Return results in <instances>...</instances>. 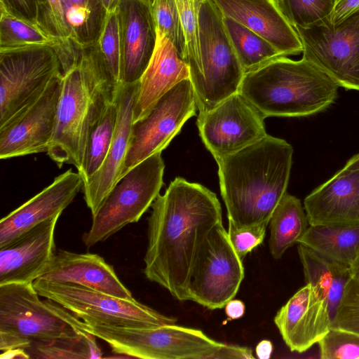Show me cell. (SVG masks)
Returning a JSON list of instances; mask_svg holds the SVG:
<instances>
[{
  "instance_id": "cell-4",
  "label": "cell",
  "mask_w": 359,
  "mask_h": 359,
  "mask_svg": "<svg viewBox=\"0 0 359 359\" xmlns=\"http://www.w3.org/2000/svg\"><path fill=\"white\" fill-rule=\"evenodd\" d=\"M339 85L302 57L280 56L245 74L238 93L264 117L316 114L337 99Z\"/></svg>"
},
{
  "instance_id": "cell-30",
  "label": "cell",
  "mask_w": 359,
  "mask_h": 359,
  "mask_svg": "<svg viewBox=\"0 0 359 359\" xmlns=\"http://www.w3.org/2000/svg\"><path fill=\"white\" fill-rule=\"evenodd\" d=\"M117 119L115 100L109 102L93 125L81 168L77 171L83 183L100 168L111 145Z\"/></svg>"
},
{
  "instance_id": "cell-31",
  "label": "cell",
  "mask_w": 359,
  "mask_h": 359,
  "mask_svg": "<svg viewBox=\"0 0 359 359\" xmlns=\"http://www.w3.org/2000/svg\"><path fill=\"white\" fill-rule=\"evenodd\" d=\"M29 358H100L95 337L85 332L79 337L60 338L32 344L25 349Z\"/></svg>"
},
{
  "instance_id": "cell-10",
  "label": "cell",
  "mask_w": 359,
  "mask_h": 359,
  "mask_svg": "<svg viewBox=\"0 0 359 359\" xmlns=\"http://www.w3.org/2000/svg\"><path fill=\"white\" fill-rule=\"evenodd\" d=\"M62 74L54 45L0 50V128L37 100Z\"/></svg>"
},
{
  "instance_id": "cell-11",
  "label": "cell",
  "mask_w": 359,
  "mask_h": 359,
  "mask_svg": "<svg viewBox=\"0 0 359 359\" xmlns=\"http://www.w3.org/2000/svg\"><path fill=\"white\" fill-rule=\"evenodd\" d=\"M294 28L302 44V58L339 87L359 91V11L336 25L327 20Z\"/></svg>"
},
{
  "instance_id": "cell-42",
  "label": "cell",
  "mask_w": 359,
  "mask_h": 359,
  "mask_svg": "<svg viewBox=\"0 0 359 359\" xmlns=\"http://www.w3.org/2000/svg\"><path fill=\"white\" fill-rule=\"evenodd\" d=\"M359 11V0H336L329 21L336 25Z\"/></svg>"
},
{
  "instance_id": "cell-32",
  "label": "cell",
  "mask_w": 359,
  "mask_h": 359,
  "mask_svg": "<svg viewBox=\"0 0 359 359\" xmlns=\"http://www.w3.org/2000/svg\"><path fill=\"white\" fill-rule=\"evenodd\" d=\"M0 50L33 46L51 45L57 42L36 25L25 21L0 9Z\"/></svg>"
},
{
  "instance_id": "cell-36",
  "label": "cell",
  "mask_w": 359,
  "mask_h": 359,
  "mask_svg": "<svg viewBox=\"0 0 359 359\" xmlns=\"http://www.w3.org/2000/svg\"><path fill=\"white\" fill-rule=\"evenodd\" d=\"M151 8L156 30L170 40L184 58L185 39L176 1L152 0Z\"/></svg>"
},
{
  "instance_id": "cell-21",
  "label": "cell",
  "mask_w": 359,
  "mask_h": 359,
  "mask_svg": "<svg viewBox=\"0 0 359 359\" xmlns=\"http://www.w3.org/2000/svg\"><path fill=\"white\" fill-rule=\"evenodd\" d=\"M230 18L269 41L283 55H299L303 48L295 29L275 0H211Z\"/></svg>"
},
{
  "instance_id": "cell-13",
  "label": "cell",
  "mask_w": 359,
  "mask_h": 359,
  "mask_svg": "<svg viewBox=\"0 0 359 359\" xmlns=\"http://www.w3.org/2000/svg\"><path fill=\"white\" fill-rule=\"evenodd\" d=\"M196 109L189 78L162 96L143 118L133 123L125 173L151 155L161 153Z\"/></svg>"
},
{
  "instance_id": "cell-29",
  "label": "cell",
  "mask_w": 359,
  "mask_h": 359,
  "mask_svg": "<svg viewBox=\"0 0 359 359\" xmlns=\"http://www.w3.org/2000/svg\"><path fill=\"white\" fill-rule=\"evenodd\" d=\"M223 20L245 73L283 56L269 41L254 31L230 18L223 16Z\"/></svg>"
},
{
  "instance_id": "cell-43",
  "label": "cell",
  "mask_w": 359,
  "mask_h": 359,
  "mask_svg": "<svg viewBox=\"0 0 359 359\" xmlns=\"http://www.w3.org/2000/svg\"><path fill=\"white\" fill-rule=\"evenodd\" d=\"M225 313L230 319H238L245 313V304L238 299H231L225 305Z\"/></svg>"
},
{
  "instance_id": "cell-2",
  "label": "cell",
  "mask_w": 359,
  "mask_h": 359,
  "mask_svg": "<svg viewBox=\"0 0 359 359\" xmlns=\"http://www.w3.org/2000/svg\"><path fill=\"white\" fill-rule=\"evenodd\" d=\"M292 154V147L287 142L267 135L215 160L229 222L238 229L269 225L286 193Z\"/></svg>"
},
{
  "instance_id": "cell-12",
  "label": "cell",
  "mask_w": 359,
  "mask_h": 359,
  "mask_svg": "<svg viewBox=\"0 0 359 359\" xmlns=\"http://www.w3.org/2000/svg\"><path fill=\"white\" fill-rule=\"evenodd\" d=\"M243 278L242 259L220 223L198 252L189 285L190 300L211 310L224 308L237 294Z\"/></svg>"
},
{
  "instance_id": "cell-45",
  "label": "cell",
  "mask_w": 359,
  "mask_h": 359,
  "mask_svg": "<svg viewBox=\"0 0 359 359\" xmlns=\"http://www.w3.org/2000/svg\"><path fill=\"white\" fill-rule=\"evenodd\" d=\"M1 359H13V358H29L28 355L26 353L24 349L16 348L11 349L4 351L1 353Z\"/></svg>"
},
{
  "instance_id": "cell-41",
  "label": "cell",
  "mask_w": 359,
  "mask_h": 359,
  "mask_svg": "<svg viewBox=\"0 0 359 359\" xmlns=\"http://www.w3.org/2000/svg\"><path fill=\"white\" fill-rule=\"evenodd\" d=\"M44 1L45 0H0V9L36 25L38 11Z\"/></svg>"
},
{
  "instance_id": "cell-1",
  "label": "cell",
  "mask_w": 359,
  "mask_h": 359,
  "mask_svg": "<svg viewBox=\"0 0 359 359\" xmlns=\"http://www.w3.org/2000/svg\"><path fill=\"white\" fill-rule=\"evenodd\" d=\"M151 207L144 273L177 299L190 300L198 252L213 228L222 223L220 203L205 187L176 177Z\"/></svg>"
},
{
  "instance_id": "cell-44",
  "label": "cell",
  "mask_w": 359,
  "mask_h": 359,
  "mask_svg": "<svg viewBox=\"0 0 359 359\" xmlns=\"http://www.w3.org/2000/svg\"><path fill=\"white\" fill-rule=\"evenodd\" d=\"M256 355L259 359H269L273 352V344L269 340H262L257 345Z\"/></svg>"
},
{
  "instance_id": "cell-37",
  "label": "cell",
  "mask_w": 359,
  "mask_h": 359,
  "mask_svg": "<svg viewBox=\"0 0 359 359\" xmlns=\"http://www.w3.org/2000/svg\"><path fill=\"white\" fill-rule=\"evenodd\" d=\"M331 328L359 335V278L353 275L345 287Z\"/></svg>"
},
{
  "instance_id": "cell-6",
  "label": "cell",
  "mask_w": 359,
  "mask_h": 359,
  "mask_svg": "<svg viewBox=\"0 0 359 359\" xmlns=\"http://www.w3.org/2000/svg\"><path fill=\"white\" fill-rule=\"evenodd\" d=\"M33 283L0 285V349H25L86 332L85 322L59 304L41 300Z\"/></svg>"
},
{
  "instance_id": "cell-48",
  "label": "cell",
  "mask_w": 359,
  "mask_h": 359,
  "mask_svg": "<svg viewBox=\"0 0 359 359\" xmlns=\"http://www.w3.org/2000/svg\"><path fill=\"white\" fill-rule=\"evenodd\" d=\"M353 275L359 278V249L357 257L351 265Z\"/></svg>"
},
{
  "instance_id": "cell-39",
  "label": "cell",
  "mask_w": 359,
  "mask_h": 359,
  "mask_svg": "<svg viewBox=\"0 0 359 359\" xmlns=\"http://www.w3.org/2000/svg\"><path fill=\"white\" fill-rule=\"evenodd\" d=\"M36 25L46 35L60 42L70 39L63 0H45L38 11Z\"/></svg>"
},
{
  "instance_id": "cell-46",
  "label": "cell",
  "mask_w": 359,
  "mask_h": 359,
  "mask_svg": "<svg viewBox=\"0 0 359 359\" xmlns=\"http://www.w3.org/2000/svg\"><path fill=\"white\" fill-rule=\"evenodd\" d=\"M344 168L349 170H359V153L351 158Z\"/></svg>"
},
{
  "instance_id": "cell-23",
  "label": "cell",
  "mask_w": 359,
  "mask_h": 359,
  "mask_svg": "<svg viewBox=\"0 0 359 359\" xmlns=\"http://www.w3.org/2000/svg\"><path fill=\"white\" fill-rule=\"evenodd\" d=\"M38 279L80 285L116 297L135 299L121 282L113 266L96 254L60 250Z\"/></svg>"
},
{
  "instance_id": "cell-34",
  "label": "cell",
  "mask_w": 359,
  "mask_h": 359,
  "mask_svg": "<svg viewBox=\"0 0 359 359\" xmlns=\"http://www.w3.org/2000/svg\"><path fill=\"white\" fill-rule=\"evenodd\" d=\"M99 56L112 84L122 83L119 24L115 8L109 11L100 38L96 44Z\"/></svg>"
},
{
  "instance_id": "cell-24",
  "label": "cell",
  "mask_w": 359,
  "mask_h": 359,
  "mask_svg": "<svg viewBox=\"0 0 359 359\" xmlns=\"http://www.w3.org/2000/svg\"><path fill=\"white\" fill-rule=\"evenodd\" d=\"M156 31L154 53L139 81L134 122L143 118L162 96L190 75L187 64L173 44L163 34Z\"/></svg>"
},
{
  "instance_id": "cell-16",
  "label": "cell",
  "mask_w": 359,
  "mask_h": 359,
  "mask_svg": "<svg viewBox=\"0 0 359 359\" xmlns=\"http://www.w3.org/2000/svg\"><path fill=\"white\" fill-rule=\"evenodd\" d=\"M138 88L139 81L123 83L116 90L114 100L117 107V119L110 147L100 168L83 182L82 187L84 200L92 217L96 214L109 191L125 174Z\"/></svg>"
},
{
  "instance_id": "cell-28",
  "label": "cell",
  "mask_w": 359,
  "mask_h": 359,
  "mask_svg": "<svg viewBox=\"0 0 359 359\" xmlns=\"http://www.w3.org/2000/svg\"><path fill=\"white\" fill-rule=\"evenodd\" d=\"M70 40L83 47L96 45L103 31L108 10L102 0H63Z\"/></svg>"
},
{
  "instance_id": "cell-20",
  "label": "cell",
  "mask_w": 359,
  "mask_h": 359,
  "mask_svg": "<svg viewBox=\"0 0 359 359\" xmlns=\"http://www.w3.org/2000/svg\"><path fill=\"white\" fill-rule=\"evenodd\" d=\"M83 180L71 168L55 177L50 184L0 221V247L34 226L57 215L82 190Z\"/></svg>"
},
{
  "instance_id": "cell-33",
  "label": "cell",
  "mask_w": 359,
  "mask_h": 359,
  "mask_svg": "<svg viewBox=\"0 0 359 359\" xmlns=\"http://www.w3.org/2000/svg\"><path fill=\"white\" fill-rule=\"evenodd\" d=\"M179 10L185 39L184 60L189 69V79L194 81L201 67L198 13L203 0H175Z\"/></svg>"
},
{
  "instance_id": "cell-14",
  "label": "cell",
  "mask_w": 359,
  "mask_h": 359,
  "mask_svg": "<svg viewBox=\"0 0 359 359\" xmlns=\"http://www.w3.org/2000/svg\"><path fill=\"white\" fill-rule=\"evenodd\" d=\"M264 118L237 92L212 109L199 112L196 126L202 142L217 160L265 137Z\"/></svg>"
},
{
  "instance_id": "cell-26",
  "label": "cell",
  "mask_w": 359,
  "mask_h": 359,
  "mask_svg": "<svg viewBox=\"0 0 359 359\" xmlns=\"http://www.w3.org/2000/svg\"><path fill=\"white\" fill-rule=\"evenodd\" d=\"M297 243L351 266L359 249V223L309 225Z\"/></svg>"
},
{
  "instance_id": "cell-40",
  "label": "cell",
  "mask_w": 359,
  "mask_h": 359,
  "mask_svg": "<svg viewBox=\"0 0 359 359\" xmlns=\"http://www.w3.org/2000/svg\"><path fill=\"white\" fill-rule=\"evenodd\" d=\"M266 226H257L238 229L229 222L228 236L238 257L243 259L252 249L262 243Z\"/></svg>"
},
{
  "instance_id": "cell-47",
  "label": "cell",
  "mask_w": 359,
  "mask_h": 359,
  "mask_svg": "<svg viewBox=\"0 0 359 359\" xmlns=\"http://www.w3.org/2000/svg\"><path fill=\"white\" fill-rule=\"evenodd\" d=\"M102 1H103V3H104L105 7L108 10V11H113L116 8V4L118 1V0H102ZM145 1H147L151 4L152 1V0H145Z\"/></svg>"
},
{
  "instance_id": "cell-19",
  "label": "cell",
  "mask_w": 359,
  "mask_h": 359,
  "mask_svg": "<svg viewBox=\"0 0 359 359\" xmlns=\"http://www.w3.org/2000/svg\"><path fill=\"white\" fill-rule=\"evenodd\" d=\"M274 323L290 350L303 353L329 332L332 320L325 299L306 283L279 309Z\"/></svg>"
},
{
  "instance_id": "cell-22",
  "label": "cell",
  "mask_w": 359,
  "mask_h": 359,
  "mask_svg": "<svg viewBox=\"0 0 359 359\" xmlns=\"http://www.w3.org/2000/svg\"><path fill=\"white\" fill-rule=\"evenodd\" d=\"M309 225L359 223V170L343 168L304 201Z\"/></svg>"
},
{
  "instance_id": "cell-8",
  "label": "cell",
  "mask_w": 359,
  "mask_h": 359,
  "mask_svg": "<svg viewBox=\"0 0 359 359\" xmlns=\"http://www.w3.org/2000/svg\"><path fill=\"white\" fill-rule=\"evenodd\" d=\"M164 168L161 153H156L124 174L92 217L91 226L83 236L87 248L104 241L142 217L159 194Z\"/></svg>"
},
{
  "instance_id": "cell-18",
  "label": "cell",
  "mask_w": 359,
  "mask_h": 359,
  "mask_svg": "<svg viewBox=\"0 0 359 359\" xmlns=\"http://www.w3.org/2000/svg\"><path fill=\"white\" fill-rule=\"evenodd\" d=\"M117 13L121 43L122 83L140 81L154 53L157 31L151 3L118 0Z\"/></svg>"
},
{
  "instance_id": "cell-7",
  "label": "cell",
  "mask_w": 359,
  "mask_h": 359,
  "mask_svg": "<svg viewBox=\"0 0 359 359\" xmlns=\"http://www.w3.org/2000/svg\"><path fill=\"white\" fill-rule=\"evenodd\" d=\"M201 67L191 82L197 109L204 112L238 92L245 72L229 39L223 15L211 0L198 13Z\"/></svg>"
},
{
  "instance_id": "cell-3",
  "label": "cell",
  "mask_w": 359,
  "mask_h": 359,
  "mask_svg": "<svg viewBox=\"0 0 359 359\" xmlns=\"http://www.w3.org/2000/svg\"><path fill=\"white\" fill-rule=\"evenodd\" d=\"M72 65L62 72L53 134L46 152L58 168H81L90 130L117 88L111 82L96 45L75 43Z\"/></svg>"
},
{
  "instance_id": "cell-17",
  "label": "cell",
  "mask_w": 359,
  "mask_h": 359,
  "mask_svg": "<svg viewBox=\"0 0 359 359\" xmlns=\"http://www.w3.org/2000/svg\"><path fill=\"white\" fill-rule=\"evenodd\" d=\"M60 215L50 218L0 247V285L33 283L55 256L54 233Z\"/></svg>"
},
{
  "instance_id": "cell-15",
  "label": "cell",
  "mask_w": 359,
  "mask_h": 359,
  "mask_svg": "<svg viewBox=\"0 0 359 359\" xmlns=\"http://www.w3.org/2000/svg\"><path fill=\"white\" fill-rule=\"evenodd\" d=\"M62 74L55 78L41 96L0 128V158L47 152L52 138Z\"/></svg>"
},
{
  "instance_id": "cell-35",
  "label": "cell",
  "mask_w": 359,
  "mask_h": 359,
  "mask_svg": "<svg viewBox=\"0 0 359 359\" xmlns=\"http://www.w3.org/2000/svg\"><path fill=\"white\" fill-rule=\"evenodd\" d=\"M293 27H310L329 20L336 0H275Z\"/></svg>"
},
{
  "instance_id": "cell-5",
  "label": "cell",
  "mask_w": 359,
  "mask_h": 359,
  "mask_svg": "<svg viewBox=\"0 0 359 359\" xmlns=\"http://www.w3.org/2000/svg\"><path fill=\"white\" fill-rule=\"evenodd\" d=\"M85 330L116 354L143 359H250L247 347L217 341L201 330L169 324L154 328L85 323Z\"/></svg>"
},
{
  "instance_id": "cell-27",
  "label": "cell",
  "mask_w": 359,
  "mask_h": 359,
  "mask_svg": "<svg viewBox=\"0 0 359 359\" xmlns=\"http://www.w3.org/2000/svg\"><path fill=\"white\" fill-rule=\"evenodd\" d=\"M269 224V250L276 259L298 242L309 225L300 200L287 192L276 207Z\"/></svg>"
},
{
  "instance_id": "cell-9",
  "label": "cell",
  "mask_w": 359,
  "mask_h": 359,
  "mask_svg": "<svg viewBox=\"0 0 359 359\" xmlns=\"http://www.w3.org/2000/svg\"><path fill=\"white\" fill-rule=\"evenodd\" d=\"M38 294L87 323L135 328L175 324L177 319L137 302L116 297L83 285L36 280Z\"/></svg>"
},
{
  "instance_id": "cell-25",
  "label": "cell",
  "mask_w": 359,
  "mask_h": 359,
  "mask_svg": "<svg viewBox=\"0 0 359 359\" xmlns=\"http://www.w3.org/2000/svg\"><path fill=\"white\" fill-rule=\"evenodd\" d=\"M297 250L306 283L311 284L325 299L332 323L353 276L351 266L331 259L300 243Z\"/></svg>"
},
{
  "instance_id": "cell-38",
  "label": "cell",
  "mask_w": 359,
  "mask_h": 359,
  "mask_svg": "<svg viewBox=\"0 0 359 359\" xmlns=\"http://www.w3.org/2000/svg\"><path fill=\"white\" fill-rule=\"evenodd\" d=\"M323 359L359 358V335L330 328L318 341Z\"/></svg>"
}]
</instances>
